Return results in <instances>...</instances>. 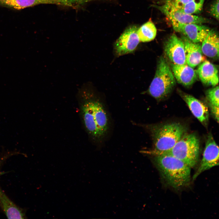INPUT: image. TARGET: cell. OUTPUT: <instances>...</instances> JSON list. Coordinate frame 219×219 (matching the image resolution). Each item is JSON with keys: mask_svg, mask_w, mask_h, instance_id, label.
Listing matches in <instances>:
<instances>
[{"mask_svg": "<svg viewBox=\"0 0 219 219\" xmlns=\"http://www.w3.org/2000/svg\"><path fill=\"white\" fill-rule=\"evenodd\" d=\"M153 162L161 176L169 185L179 189L187 185L191 179V168L169 154L155 156Z\"/></svg>", "mask_w": 219, "mask_h": 219, "instance_id": "6da1fadb", "label": "cell"}, {"mask_svg": "<svg viewBox=\"0 0 219 219\" xmlns=\"http://www.w3.org/2000/svg\"><path fill=\"white\" fill-rule=\"evenodd\" d=\"M146 127L151 134L154 146L151 150L141 152L154 156L168 153L186 130L183 125L177 122L148 125Z\"/></svg>", "mask_w": 219, "mask_h": 219, "instance_id": "7a4b0ae2", "label": "cell"}, {"mask_svg": "<svg viewBox=\"0 0 219 219\" xmlns=\"http://www.w3.org/2000/svg\"><path fill=\"white\" fill-rule=\"evenodd\" d=\"M176 85V80L168 61L161 57L148 92L157 100H161L168 96Z\"/></svg>", "mask_w": 219, "mask_h": 219, "instance_id": "3957f363", "label": "cell"}, {"mask_svg": "<svg viewBox=\"0 0 219 219\" xmlns=\"http://www.w3.org/2000/svg\"><path fill=\"white\" fill-rule=\"evenodd\" d=\"M199 149V141L197 136L194 134L185 133L168 154L181 160L191 168L198 162Z\"/></svg>", "mask_w": 219, "mask_h": 219, "instance_id": "277c9868", "label": "cell"}, {"mask_svg": "<svg viewBox=\"0 0 219 219\" xmlns=\"http://www.w3.org/2000/svg\"><path fill=\"white\" fill-rule=\"evenodd\" d=\"M164 14L171 21L182 24L194 23L199 24L209 23L210 20L202 16L185 13L179 9L165 1L161 5H153Z\"/></svg>", "mask_w": 219, "mask_h": 219, "instance_id": "5b68a950", "label": "cell"}, {"mask_svg": "<svg viewBox=\"0 0 219 219\" xmlns=\"http://www.w3.org/2000/svg\"><path fill=\"white\" fill-rule=\"evenodd\" d=\"M219 165V148L211 134L207 136L202 159L193 177L195 180L203 172Z\"/></svg>", "mask_w": 219, "mask_h": 219, "instance_id": "8992f818", "label": "cell"}, {"mask_svg": "<svg viewBox=\"0 0 219 219\" xmlns=\"http://www.w3.org/2000/svg\"><path fill=\"white\" fill-rule=\"evenodd\" d=\"M138 27L133 25L126 29L114 44V50L117 56H120L133 52L140 41L137 34Z\"/></svg>", "mask_w": 219, "mask_h": 219, "instance_id": "52a82bcc", "label": "cell"}, {"mask_svg": "<svg viewBox=\"0 0 219 219\" xmlns=\"http://www.w3.org/2000/svg\"><path fill=\"white\" fill-rule=\"evenodd\" d=\"M173 28L191 41L195 43H202L207 36L210 28L205 25L194 23L182 24L171 21Z\"/></svg>", "mask_w": 219, "mask_h": 219, "instance_id": "ba28073f", "label": "cell"}, {"mask_svg": "<svg viewBox=\"0 0 219 219\" xmlns=\"http://www.w3.org/2000/svg\"><path fill=\"white\" fill-rule=\"evenodd\" d=\"M164 49L166 56L172 64L177 65L187 64L184 43L181 39L175 34H172L166 40Z\"/></svg>", "mask_w": 219, "mask_h": 219, "instance_id": "9c48e42d", "label": "cell"}, {"mask_svg": "<svg viewBox=\"0 0 219 219\" xmlns=\"http://www.w3.org/2000/svg\"><path fill=\"white\" fill-rule=\"evenodd\" d=\"M180 95L193 115L203 124L207 126L209 117L208 109L207 105L200 100L188 94L180 92Z\"/></svg>", "mask_w": 219, "mask_h": 219, "instance_id": "30bf717a", "label": "cell"}, {"mask_svg": "<svg viewBox=\"0 0 219 219\" xmlns=\"http://www.w3.org/2000/svg\"><path fill=\"white\" fill-rule=\"evenodd\" d=\"M185 47L187 64L194 68L204 61L205 57L199 43H194L182 35L181 37Z\"/></svg>", "mask_w": 219, "mask_h": 219, "instance_id": "8fae6325", "label": "cell"}, {"mask_svg": "<svg viewBox=\"0 0 219 219\" xmlns=\"http://www.w3.org/2000/svg\"><path fill=\"white\" fill-rule=\"evenodd\" d=\"M171 67L176 80L182 85L186 86H190L196 80V71L187 64L177 65L172 64Z\"/></svg>", "mask_w": 219, "mask_h": 219, "instance_id": "7c38bea8", "label": "cell"}, {"mask_svg": "<svg viewBox=\"0 0 219 219\" xmlns=\"http://www.w3.org/2000/svg\"><path fill=\"white\" fill-rule=\"evenodd\" d=\"M196 73L204 84L215 86L218 84L219 75L217 66L207 61H203L199 66Z\"/></svg>", "mask_w": 219, "mask_h": 219, "instance_id": "4fadbf2b", "label": "cell"}, {"mask_svg": "<svg viewBox=\"0 0 219 219\" xmlns=\"http://www.w3.org/2000/svg\"><path fill=\"white\" fill-rule=\"evenodd\" d=\"M66 0H0V5L21 9L42 4L64 5Z\"/></svg>", "mask_w": 219, "mask_h": 219, "instance_id": "5bb4252c", "label": "cell"}, {"mask_svg": "<svg viewBox=\"0 0 219 219\" xmlns=\"http://www.w3.org/2000/svg\"><path fill=\"white\" fill-rule=\"evenodd\" d=\"M203 54L211 58L219 57V37L217 32L210 29L205 39L202 42Z\"/></svg>", "mask_w": 219, "mask_h": 219, "instance_id": "9a60e30c", "label": "cell"}, {"mask_svg": "<svg viewBox=\"0 0 219 219\" xmlns=\"http://www.w3.org/2000/svg\"><path fill=\"white\" fill-rule=\"evenodd\" d=\"M0 206L8 218H25V214L23 210L10 200L0 187Z\"/></svg>", "mask_w": 219, "mask_h": 219, "instance_id": "2e32d148", "label": "cell"}, {"mask_svg": "<svg viewBox=\"0 0 219 219\" xmlns=\"http://www.w3.org/2000/svg\"><path fill=\"white\" fill-rule=\"evenodd\" d=\"M93 106L94 120L103 138L108 128L107 114L103 105L99 101L93 99Z\"/></svg>", "mask_w": 219, "mask_h": 219, "instance_id": "e0dca14e", "label": "cell"}, {"mask_svg": "<svg viewBox=\"0 0 219 219\" xmlns=\"http://www.w3.org/2000/svg\"><path fill=\"white\" fill-rule=\"evenodd\" d=\"M206 99L211 113L215 119L219 122V86L207 90L205 93Z\"/></svg>", "mask_w": 219, "mask_h": 219, "instance_id": "ac0fdd59", "label": "cell"}, {"mask_svg": "<svg viewBox=\"0 0 219 219\" xmlns=\"http://www.w3.org/2000/svg\"><path fill=\"white\" fill-rule=\"evenodd\" d=\"M137 33L140 41L148 42L155 38L157 29L154 24L150 20L138 28Z\"/></svg>", "mask_w": 219, "mask_h": 219, "instance_id": "d6986e66", "label": "cell"}, {"mask_svg": "<svg viewBox=\"0 0 219 219\" xmlns=\"http://www.w3.org/2000/svg\"><path fill=\"white\" fill-rule=\"evenodd\" d=\"M205 0H192L179 9L183 12L194 15L202 11Z\"/></svg>", "mask_w": 219, "mask_h": 219, "instance_id": "ffe728a7", "label": "cell"}, {"mask_svg": "<svg viewBox=\"0 0 219 219\" xmlns=\"http://www.w3.org/2000/svg\"><path fill=\"white\" fill-rule=\"evenodd\" d=\"M219 0H215L211 4L209 9L210 15L218 20L219 19Z\"/></svg>", "mask_w": 219, "mask_h": 219, "instance_id": "44dd1931", "label": "cell"}, {"mask_svg": "<svg viewBox=\"0 0 219 219\" xmlns=\"http://www.w3.org/2000/svg\"><path fill=\"white\" fill-rule=\"evenodd\" d=\"M192 0H165L174 7L180 9L185 5Z\"/></svg>", "mask_w": 219, "mask_h": 219, "instance_id": "7402d4cb", "label": "cell"}, {"mask_svg": "<svg viewBox=\"0 0 219 219\" xmlns=\"http://www.w3.org/2000/svg\"><path fill=\"white\" fill-rule=\"evenodd\" d=\"M77 0L78 2V1H83V0Z\"/></svg>", "mask_w": 219, "mask_h": 219, "instance_id": "603a6c76", "label": "cell"}, {"mask_svg": "<svg viewBox=\"0 0 219 219\" xmlns=\"http://www.w3.org/2000/svg\"></svg>", "mask_w": 219, "mask_h": 219, "instance_id": "cb8c5ba5", "label": "cell"}, {"mask_svg": "<svg viewBox=\"0 0 219 219\" xmlns=\"http://www.w3.org/2000/svg\"></svg>", "mask_w": 219, "mask_h": 219, "instance_id": "d4e9b609", "label": "cell"}]
</instances>
